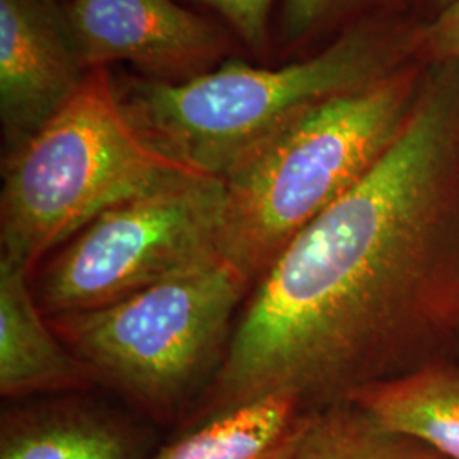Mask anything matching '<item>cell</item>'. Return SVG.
<instances>
[{"label":"cell","instance_id":"cell-1","mask_svg":"<svg viewBox=\"0 0 459 459\" xmlns=\"http://www.w3.org/2000/svg\"><path fill=\"white\" fill-rule=\"evenodd\" d=\"M458 159L459 62H444L379 162L254 284L184 422L278 392L322 409L383 379L444 267Z\"/></svg>","mask_w":459,"mask_h":459},{"label":"cell","instance_id":"cell-2","mask_svg":"<svg viewBox=\"0 0 459 459\" xmlns=\"http://www.w3.org/2000/svg\"><path fill=\"white\" fill-rule=\"evenodd\" d=\"M208 176L157 147L119 102L106 68L9 152L0 196L2 257L30 274L91 221L167 186Z\"/></svg>","mask_w":459,"mask_h":459},{"label":"cell","instance_id":"cell-3","mask_svg":"<svg viewBox=\"0 0 459 459\" xmlns=\"http://www.w3.org/2000/svg\"><path fill=\"white\" fill-rule=\"evenodd\" d=\"M419 94L407 75L324 99L221 178V254L255 284L318 214L388 152Z\"/></svg>","mask_w":459,"mask_h":459},{"label":"cell","instance_id":"cell-4","mask_svg":"<svg viewBox=\"0 0 459 459\" xmlns=\"http://www.w3.org/2000/svg\"><path fill=\"white\" fill-rule=\"evenodd\" d=\"M252 288L218 254L115 305L48 320L98 383L148 419L181 426L225 359Z\"/></svg>","mask_w":459,"mask_h":459},{"label":"cell","instance_id":"cell-5","mask_svg":"<svg viewBox=\"0 0 459 459\" xmlns=\"http://www.w3.org/2000/svg\"><path fill=\"white\" fill-rule=\"evenodd\" d=\"M394 51L388 39L358 30L278 70L229 64L186 82L136 83L125 106L157 147L221 179L307 108L390 75Z\"/></svg>","mask_w":459,"mask_h":459},{"label":"cell","instance_id":"cell-6","mask_svg":"<svg viewBox=\"0 0 459 459\" xmlns=\"http://www.w3.org/2000/svg\"><path fill=\"white\" fill-rule=\"evenodd\" d=\"M223 184L197 176L98 216L51 254L34 295L47 313L99 310L221 254Z\"/></svg>","mask_w":459,"mask_h":459},{"label":"cell","instance_id":"cell-7","mask_svg":"<svg viewBox=\"0 0 459 459\" xmlns=\"http://www.w3.org/2000/svg\"><path fill=\"white\" fill-rule=\"evenodd\" d=\"M85 70L51 0H0V117L11 150L77 94Z\"/></svg>","mask_w":459,"mask_h":459},{"label":"cell","instance_id":"cell-8","mask_svg":"<svg viewBox=\"0 0 459 459\" xmlns=\"http://www.w3.org/2000/svg\"><path fill=\"white\" fill-rule=\"evenodd\" d=\"M66 24L85 70L133 62L178 74L213 62L221 36L174 0H70Z\"/></svg>","mask_w":459,"mask_h":459},{"label":"cell","instance_id":"cell-9","mask_svg":"<svg viewBox=\"0 0 459 459\" xmlns=\"http://www.w3.org/2000/svg\"><path fill=\"white\" fill-rule=\"evenodd\" d=\"M24 267L0 257V394H79L98 377L49 324Z\"/></svg>","mask_w":459,"mask_h":459},{"label":"cell","instance_id":"cell-10","mask_svg":"<svg viewBox=\"0 0 459 459\" xmlns=\"http://www.w3.org/2000/svg\"><path fill=\"white\" fill-rule=\"evenodd\" d=\"M315 411L293 394H264L184 422L143 459H286Z\"/></svg>","mask_w":459,"mask_h":459},{"label":"cell","instance_id":"cell-11","mask_svg":"<svg viewBox=\"0 0 459 459\" xmlns=\"http://www.w3.org/2000/svg\"><path fill=\"white\" fill-rule=\"evenodd\" d=\"M130 427L64 402L5 411L0 459H143Z\"/></svg>","mask_w":459,"mask_h":459},{"label":"cell","instance_id":"cell-12","mask_svg":"<svg viewBox=\"0 0 459 459\" xmlns=\"http://www.w3.org/2000/svg\"><path fill=\"white\" fill-rule=\"evenodd\" d=\"M345 400L361 407L386 430L419 441L444 459H459L456 371L424 369L383 377L356 388Z\"/></svg>","mask_w":459,"mask_h":459},{"label":"cell","instance_id":"cell-13","mask_svg":"<svg viewBox=\"0 0 459 459\" xmlns=\"http://www.w3.org/2000/svg\"><path fill=\"white\" fill-rule=\"evenodd\" d=\"M286 459L444 458L419 441L386 430L361 407L342 400L315 411Z\"/></svg>","mask_w":459,"mask_h":459},{"label":"cell","instance_id":"cell-14","mask_svg":"<svg viewBox=\"0 0 459 459\" xmlns=\"http://www.w3.org/2000/svg\"><path fill=\"white\" fill-rule=\"evenodd\" d=\"M229 21L247 45L263 48L274 0H199Z\"/></svg>","mask_w":459,"mask_h":459},{"label":"cell","instance_id":"cell-15","mask_svg":"<svg viewBox=\"0 0 459 459\" xmlns=\"http://www.w3.org/2000/svg\"><path fill=\"white\" fill-rule=\"evenodd\" d=\"M427 48L443 62H459V0L444 5L443 13L424 34Z\"/></svg>","mask_w":459,"mask_h":459},{"label":"cell","instance_id":"cell-16","mask_svg":"<svg viewBox=\"0 0 459 459\" xmlns=\"http://www.w3.org/2000/svg\"><path fill=\"white\" fill-rule=\"evenodd\" d=\"M337 0H286V28L290 34H303L327 14Z\"/></svg>","mask_w":459,"mask_h":459},{"label":"cell","instance_id":"cell-17","mask_svg":"<svg viewBox=\"0 0 459 459\" xmlns=\"http://www.w3.org/2000/svg\"><path fill=\"white\" fill-rule=\"evenodd\" d=\"M436 4H441V5H446V4H449V2H453V0H434Z\"/></svg>","mask_w":459,"mask_h":459},{"label":"cell","instance_id":"cell-18","mask_svg":"<svg viewBox=\"0 0 459 459\" xmlns=\"http://www.w3.org/2000/svg\"><path fill=\"white\" fill-rule=\"evenodd\" d=\"M51 2H55V4H56V2H58V0H51Z\"/></svg>","mask_w":459,"mask_h":459}]
</instances>
